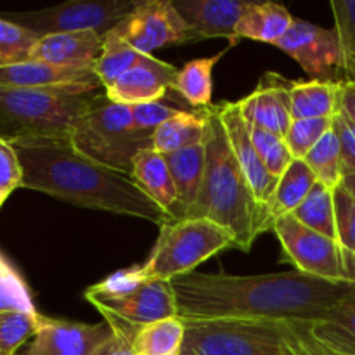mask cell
<instances>
[{
    "mask_svg": "<svg viewBox=\"0 0 355 355\" xmlns=\"http://www.w3.org/2000/svg\"><path fill=\"white\" fill-rule=\"evenodd\" d=\"M177 318L189 321H322L355 284L333 283L309 274L262 276L189 274L172 281Z\"/></svg>",
    "mask_w": 355,
    "mask_h": 355,
    "instance_id": "1",
    "label": "cell"
},
{
    "mask_svg": "<svg viewBox=\"0 0 355 355\" xmlns=\"http://www.w3.org/2000/svg\"><path fill=\"white\" fill-rule=\"evenodd\" d=\"M21 187L80 208L142 218L163 227L173 218L142 193L132 173L111 168L76 151L69 141L14 142Z\"/></svg>",
    "mask_w": 355,
    "mask_h": 355,
    "instance_id": "2",
    "label": "cell"
},
{
    "mask_svg": "<svg viewBox=\"0 0 355 355\" xmlns=\"http://www.w3.org/2000/svg\"><path fill=\"white\" fill-rule=\"evenodd\" d=\"M203 114L207 120L205 175L196 203L186 218L215 222L231 234L234 248L250 252L255 239L267 231L263 207L236 159L218 107L211 104L205 107Z\"/></svg>",
    "mask_w": 355,
    "mask_h": 355,
    "instance_id": "3",
    "label": "cell"
},
{
    "mask_svg": "<svg viewBox=\"0 0 355 355\" xmlns=\"http://www.w3.org/2000/svg\"><path fill=\"white\" fill-rule=\"evenodd\" d=\"M103 85L69 83L54 87H0V139L69 141L75 121L94 103Z\"/></svg>",
    "mask_w": 355,
    "mask_h": 355,
    "instance_id": "4",
    "label": "cell"
},
{
    "mask_svg": "<svg viewBox=\"0 0 355 355\" xmlns=\"http://www.w3.org/2000/svg\"><path fill=\"white\" fill-rule=\"evenodd\" d=\"M180 355H326L311 336V324L291 321L186 322Z\"/></svg>",
    "mask_w": 355,
    "mask_h": 355,
    "instance_id": "5",
    "label": "cell"
},
{
    "mask_svg": "<svg viewBox=\"0 0 355 355\" xmlns=\"http://www.w3.org/2000/svg\"><path fill=\"white\" fill-rule=\"evenodd\" d=\"M69 144L82 155L127 173H132L135 155L151 149L135 135L132 106L113 103L106 94H97L89 110L75 121Z\"/></svg>",
    "mask_w": 355,
    "mask_h": 355,
    "instance_id": "6",
    "label": "cell"
},
{
    "mask_svg": "<svg viewBox=\"0 0 355 355\" xmlns=\"http://www.w3.org/2000/svg\"><path fill=\"white\" fill-rule=\"evenodd\" d=\"M231 248H234V241L224 227L208 218H184L159 227L158 241L142 270L149 279L172 283Z\"/></svg>",
    "mask_w": 355,
    "mask_h": 355,
    "instance_id": "7",
    "label": "cell"
},
{
    "mask_svg": "<svg viewBox=\"0 0 355 355\" xmlns=\"http://www.w3.org/2000/svg\"><path fill=\"white\" fill-rule=\"evenodd\" d=\"M272 232L298 272L333 283L355 284V253L338 241L305 227L293 215L279 218Z\"/></svg>",
    "mask_w": 355,
    "mask_h": 355,
    "instance_id": "8",
    "label": "cell"
},
{
    "mask_svg": "<svg viewBox=\"0 0 355 355\" xmlns=\"http://www.w3.org/2000/svg\"><path fill=\"white\" fill-rule=\"evenodd\" d=\"M141 0H69L33 12H7L6 19L38 37L94 30L104 37L125 19Z\"/></svg>",
    "mask_w": 355,
    "mask_h": 355,
    "instance_id": "9",
    "label": "cell"
},
{
    "mask_svg": "<svg viewBox=\"0 0 355 355\" xmlns=\"http://www.w3.org/2000/svg\"><path fill=\"white\" fill-rule=\"evenodd\" d=\"M130 47L151 55L166 45L191 44L189 30L172 0H141L139 6L114 26Z\"/></svg>",
    "mask_w": 355,
    "mask_h": 355,
    "instance_id": "10",
    "label": "cell"
},
{
    "mask_svg": "<svg viewBox=\"0 0 355 355\" xmlns=\"http://www.w3.org/2000/svg\"><path fill=\"white\" fill-rule=\"evenodd\" d=\"M314 80H335L342 75V44L335 28H322L293 19L288 33L276 44Z\"/></svg>",
    "mask_w": 355,
    "mask_h": 355,
    "instance_id": "11",
    "label": "cell"
},
{
    "mask_svg": "<svg viewBox=\"0 0 355 355\" xmlns=\"http://www.w3.org/2000/svg\"><path fill=\"white\" fill-rule=\"evenodd\" d=\"M89 302L103 315H113L135 326L177 318V300L170 281L149 279L123 297Z\"/></svg>",
    "mask_w": 355,
    "mask_h": 355,
    "instance_id": "12",
    "label": "cell"
},
{
    "mask_svg": "<svg viewBox=\"0 0 355 355\" xmlns=\"http://www.w3.org/2000/svg\"><path fill=\"white\" fill-rule=\"evenodd\" d=\"M113 333L106 321L83 324L42 315L40 328L26 355H92Z\"/></svg>",
    "mask_w": 355,
    "mask_h": 355,
    "instance_id": "13",
    "label": "cell"
},
{
    "mask_svg": "<svg viewBox=\"0 0 355 355\" xmlns=\"http://www.w3.org/2000/svg\"><path fill=\"white\" fill-rule=\"evenodd\" d=\"M173 7L189 30L191 42L229 38L238 44L236 28L250 2L245 0H172Z\"/></svg>",
    "mask_w": 355,
    "mask_h": 355,
    "instance_id": "14",
    "label": "cell"
},
{
    "mask_svg": "<svg viewBox=\"0 0 355 355\" xmlns=\"http://www.w3.org/2000/svg\"><path fill=\"white\" fill-rule=\"evenodd\" d=\"M217 107L225 132H227L229 144H231L232 151H234L236 159H238L239 166H241L243 173H245L246 180H248L250 187H252L253 194H255L257 201L262 207H266L267 200L270 198L272 191L276 189L277 179H274L267 172L262 158L257 153L255 146L252 142V135H250V125L246 118L243 116L238 101L236 103L217 104Z\"/></svg>",
    "mask_w": 355,
    "mask_h": 355,
    "instance_id": "15",
    "label": "cell"
},
{
    "mask_svg": "<svg viewBox=\"0 0 355 355\" xmlns=\"http://www.w3.org/2000/svg\"><path fill=\"white\" fill-rule=\"evenodd\" d=\"M291 85L293 80L266 73L259 87L238 101L246 121L284 137L291 125Z\"/></svg>",
    "mask_w": 355,
    "mask_h": 355,
    "instance_id": "16",
    "label": "cell"
},
{
    "mask_svg": "<svg viewBox=\"0 0 355 355\" xmlns=\"http://www.w3.org/2000/svg\"><path fill=\"white\" fill-rule=\"evenodd\" d=\"M179 69L155 55H146L132 69L120 76L106 89V97L113 103L139 106V104L159 103L172 90V83Z\"/></svg>",
    "mask_w": 355,
    "mask_h": 355,
    "instance_id": "17",
    "label": "cell"
},
{
    "mask_svg": "<svg viewBox=\"0 0 355 355\" xmlns=\"http://www.w3.org/2000/svg\"><path fill=\"white\" fill-rule=\"evenodd\" d=\"M103 52V37L97 31H71L40 37L30 61L49 62L62 68L94 69Z\"/></svg>",
    "mask_w": 355,
    "mask_h": 355,
    "instance_id": "18",
    "label": "cell"
},
{
    "mask_svg": "<svg viewBox=\"0 0 355 355\" xmlns=\"http://www.w3.org/2000/svg\"><path fill=\"white\" fill-rule=\"evenodd\" d=\"M69 83H94L101 85L94 69L62 68L42 61H26L19 64L0 66V87H54Z\"/></svg>",
    "mask_w": 355,
    "mask_h": 355,
    "instance_id": "19",
    "label": "cell"
},
{
    "mask_svg": "<svg viewBox=\"0 0 355 355\" xmlns=\"http://www.w3.org/2000/svg\"><path fill=\"white\" fill-rule=\"evenodd\" d=\"M172 173L173 184L177 189V203L170 211V217L175 220H182L187 217L193 205L196 203L200 194L201 182L205 175V142L172 153L165 156Z\"/></svg>",
    "mask_w": 355,
    "mask_h": 355,
    "instance_id": "20",
    "label": "cell"
},
{
    "mask_svg": "<svg viewBox=\"0 0 355 355\" xmlns=\"http://www.w3.org/2000/svg\"><path fill=\"white\" fill-rule=\"evenodd\" d=\"M311 336L326 355H355V286L322 321L311 324Z\"/></svg>",
    "mask_w": 355,
    "mask_h": 355,
    "instance_id": "21",
    "label": "cell"
},
{
    "mask_svg": "<svg viewBox=\"0 0 355 355\" xmlns=\"http://www.w3.org/2000/svg\"><path fill=\"white\" fill-rule=\"evenodd\" d=\"M318 182L314 172L309 168L304 159H293L286 172L279 177L276 189L263 207L267 231H272V225L279 218L291 215L307 198L314 184Z\"/></svg>",
    "mask_w": 355,
    "mask_h": 355,
    "instance_id": "22",
    "label": "cell"
},
{
    "mask_svg": "<svg viewBox=\"0 0 355 355\" xmlns=\"http://www.w3.org/2000/svg\"><path fill=\"white\" fill-rule=\"evenodd\" d=\"M132 177L142 193L170 215L177 203V189L165 156L155 149L137 153L132 163Z\"/></svg>",
    "mask_w": 355,
    "mask_h": 355,
    "instance_id": "23",
    "label": "cell"
},
{
    "mask_svg": "<svg viewBox=\"0 0 355 355\" xmlns=\"http://www.w3.org/2000/svg\"><path fill=\"white\" fill-rule=\"evenodd\" d=\"M342 80H293L291 85V120L335 118L340 110Z\"/></svg>",
    "mask_w": 355,
    "mask_h": 355,
    "instance_id": "24",
    "label": "cell"
},
{
    "mask_svg": "<svg viewBox=\"0 0 355 355\" xmlns=\"http://www.w3.org/2000/svg\"><path fill=\"white\" fill-rule=\"evenodd\" d=\"M293 19L290 10L279 3L250 2L236 28V38H250L262 44L276 45L288 33Z\"/></svg>",
    "mask_w": 355,
    "mask_h": 355,
    "instance_id": "25",
    "label": "cell"
},
{
    "mask_svg": "<svg viewBox=\"0 0 355 355\" xmlns=\"http://www.w3.org/2000/svg\"><path fill=\"white\" fill-rule=\"evenodd\" d=\"M205 134H207V120L203 110L201 113L180 111L159 125L153 135V149L163 156L172 155L205 142Z\"/></svg>",
    "mask_w": 355,
    "mask_h": 355,
    "instance_id": "26",
    "label": "cell"
},
{
    "mask_svg": "<svg viewBox=\"0 0 355 355\" xmlns=\"http://www.w3.org/2000/svg\"><path fill=\"white\" fill-rule=\"evenodd\" d=\"M231 47L232 45H229L227 49L211 55V58L194 59V61L184 64L177 71L175 80L172 83L173 92L182 96V99H186L191 106L203 107V110L205 107H210L211 90H214V78H211L214 68L220 61L222 55H225V52Z\"/></svg>",
    "mask_w": 355,
    "mask_h": 355,
    "instance_id": "27",
    "label": "cell"
},
{
    "mask_svg": "<svg viewBox=\"0 0 355 355\" xmlns=\"http://www.w3.org/2000/svg\"><path fill=\"white\" fill-rule=\"evenodd\" d=\"M186 322L179 318L163 319L139 328L134 340V355H180Z\"/></svg>",
    "mask_w": 355,
    "mask_h": 355,
    "instance_id": "28",
    "label": "cell"
},
{
    "mask_svg": "<svg viewBox=\"0 0 355 355\" xmlns=\"http://www.w3.org/2000/svg\"><path fill=\"white\" fill-rule=\"evenodd\" d=\"M146 55L148 54H142V52L130 47L113 28L103 37V52H101V58L97 59L96 66H94V73L99 78L101 85L107 89L123 73L144 61Z\"/></svg>",
    "mask_w": 355,
    "mask_h": 355,
    "instance_id": "29",
    "label": "cell"
},
{
    "mask_svg": "<svg viewBox=\"0 0 355 355\" xmlns=\"http://www.w3.org/2000/svg\"><path fill=\"white\" fill-rule=\"evenodd\" d=\"M331 187L322 182H315L311 193L304 200V203L293 211V217L305 227L319 232L322 236L338 241L336 234V217H335V196Z\"/></svg>",
    "mask_w": 355,
    "mask_h": 355,
    "instance_id": "30",
    "label": "cell"
},
{
    "mask_svg": "<svg viewBox=\"0 0 355 355\" xmlns=\"http://www.w3.org/2000/svg\"><path fill=\"white\" fill-rule=\"evenodd\" d=\"M315 179L324 186L336 189L342 182V149L336 132L329 130L304 158Z\"/></svg>",
    "mask_w": 355,
    "mask_h": 355,
    "instance_id": "31",
    "label": "cell"
},
{
    "mask_svg": "<svg viewBox=\"0 0 355 355\" xmlns=\"http://www.w3.org/2000/svg\"><path fill=\"white\" fill-rule=\"evenodd\" d=\"M6 311L37 314L30 286L16 266L0 250V312Z\"/></svg>",
    "mask_w": 355,
    "mask_h": 355,
    "instance_id": "32",
    "label": "cell"
},
{
    "mask_svg": "<svg viewBox=\"0 0 355 355\" xmlns=\"http://www.w3.org/2000/svg\"><path fill=\"white\" fill-rule=\"evenodd\" d=\"M329 7L342 44V82L355 85V0H333Z\"/></svg>",
    "mask_w": 355,
    "mask_h": 355,
    "instance_id": "33",
    "label": "cell"
},
{
    "mask_svg": "<svg viewBox=\"0 0 355 355\" xmlns=\"http://www.w3.org/2000/svg\"><path fill=\"white\" fill-rule=\"evenodd\" d=\"M42 315L30 312H0V355H16L19 347L35 338Z\"/></svg>",
    "mask_w": 355,
    "mask_h": 355,
    "instance_id": "34",
    "label": "cell"
},
{
    "mask_svg": "<svg viewBox=\"0 0 355 355\" xmlns=\"http://www.w3.org/2000/svg\"><path fill=\"white\" fill-rule=\"evenodd\" d=\"M38 35L0 16V66L19 64L31 59Z\"/></svg>",
    "mask_w": 355,
    "mask_h": 355,
    "instance_id": "35",
    "label": "cell"
},
{
    "mask_svg": "<svg viewBox=\"0 0 355 355\" xmlns=\"http://www.w3.org/2000/svg\"><path fill=\"white\" fill-rule=\"evenodd\" d=\"M248 125L252 142L253 146H255L259 156L262 158L267 172H269L274 179L279 180V177L286 172V168L295 159L290 148H288L286 141H284V137L272 134V132L266 130V128H260L252 123Z\"/></svg>",
    "mask_w": 355,
    "mask_h": 355,
    "instance_id": "36",
    "label": "cell"
},
{
    "mask_svg": "<svg viewBox=\"0 0 355 355\" xmlns=\"http://www.w3.org/2000/svg\"><path fill=\"white\" fill-rule=\"evenodd\" d=\"M333 128V118L291 120L284 141L295 159H304L307 153Z\"/></svg>",
    "mask_w": 355,
    "mask_h": 355,
    "instance_id": "37",
    "label": "cell"
},
{
    "mask_svg": "<svg viewBox=\"0 0 355 355\" xmlns=\"http://www.w3.org/2000/svg\"><path fill=\"white\" fill-rule=\"evenodd\" d=\"M177 113H180V110L165 106L162 103L132 106V123H134L135 135L153 149V135H155V132L158 130L159 125L175 116Z\"/></svg>",
    "mask_w": 355,
    "mask_h": 355,
    "instance_id": "38",
    "label": "cell"
},
{
    "mask_svg": "<svg viewBox=\"0 0 355 355\" xmlns=\"http://www.w3.org/2000/svg\"><path fill=\"white\" fill-rule=\"evenodd\" d=\"M335 196V217L338 243L349 252L355 253V198L342 186L333 191Z\"/></svg>",
    "mask_w": 355,
    "mask_h": 355,
    "instance_id": "39",
    "label": "cell"
},
{
    "mask_svg": "<svg viewBox=\"0 0 355 355\" xmlns=\"http://www.w3.org/2000/svg\"><path fill=\"white\" fill-rule=\"evenodd\" d=\"M23 172L12 144L0 139V193L10 196L14 189L21 187Z\"/></svg>",
    "mask_w": 355,
    "mask_h": 355,
    "instance_id": "40",
    "label": "cell"
},
{
    "mask_svg": "<svg viewBox=\"0 0 355 355\" xmlns=\"http://www.w3.org/2000/svg\"><path fill=\"white\" fill-rule=\"evenodd\" d=\"M333 130L338 135L342 149V175L355 173V125L338 113L333 118Z\"/></svg>",
    "mask_w": 355,
    "mask_h": 355,
    "instance_id": "41",
    "label": "cell"
},
{
    "mask_svg": "<svg viewBox=\"0 0 355 355\" xmlns=\"http://www.w3.org/2000/svg\"><path fill=\"white\" fill-rule=\"evenodd\" d=\"M134 336L114 331L106 343L99 347L92 355H134Z\"/></svg>",
    "mask_w": 355,
    "mask_h": 355,
    "instance_id": "42",
    "label": "cell"
},
{
    "mask_svg": "<svg viewBox=\"0 0 355 355\" xmlns=\"http://www.w3.org/2000/svg\"><path fill=\"white\" fill-rule=\"evenodd\" d=\"M340 114L355 125V85L350 82H342L340 89Z\"/></svg>",
    "mask_w": 355,
    "mask_h": 355,
    "instance_id": "43",
    "label": "cell"
},
{
    "mask_svg": "<svg viewBox=\"0 0 355 355\" xmlns=\"http://www.w3.org/2000/svg\"><path fill=\"white\" fill-rule=\"evenodd\" d=\"M340 186L350 194V196L355 198V173H350V175H345L340 182Z\"/></svg>",
    "mask_w": 355,
    "mask_h": 355,
    "instance_id": "44",
    "label": "cell"
},
{
    "mask_svg": "<svg viewBox=\"0 0 355 355\" xmlns=\"http://www.w3.org/2000/svg\"><path fill=\"white\" fill-rule=\"evenodd\" d=\"M7 198H9V196H6V194H3V193H0V208H2V205L6 203Z\"/></svg>",
    "mask_w": 355,
    "mask_h": 355,
    "instance_id": "45",
    "label": "cell"
}]
</instances>
